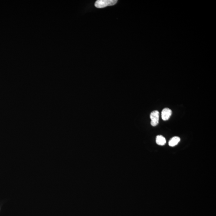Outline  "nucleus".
Segmentation results:
<instances>
[{
    "label": "nucleus",
    "mask_w": 216,
    "mask_h": 216,
    "mask_svg": "<svg viewBox=\"0 0 216 216\" xmlns=\"http://www.w3.org/2000/svg\"><path fill=\"white\" fill-rule=\"evenodd\" d=\"M180 138L178 136H174L170 140L168 145L171 147H174L177 145L180 141Z\"/></svg>",
    "instance_id": "nucleus-4"
},
{
    "label": "nucleus",
    "mask_w": 216,
    "mask_h": 216,
    "mask_svg": "<svg viewBox=\"0 0 216 216\" xmlns=\"http://www.w3.org/2000/svg\"><path fill=\"white\" fill-rule=\"evenodd\" d=\"M156 143L158 145H161V146H163L165 145L166 142V141L165 138L162 135H158L156 137Z\"/></svg>",
    "instance_id": "nucleus-5"
},
{
    "label": "nucleus",
    "mask_w": 216,
    "mask_h": 216,
    "mask_svg": "<svg viewBox=\"0 0 216 216\" xmlns=\"http://www.w3.org/2000/svg\"><path fill=\"white\" fill-rule=\"evenodd\" d=\"M172 111L169 108H165L162 110L161 112V117L163 121H167L169 119L172 115Z\"/></svg>",
    "instance_id": "nucleus-3"
},
{
    "label": "nucleus",
    "mask_w": 216,
    "mask_h": 216,
    "mask_svg": "<svg viewBox=\"0 0 216 216\" xmlns=\"http://www.w3.org/2000/svg\"><path fill=\"white\" fill-rule=\"evenodd\" d=\"M159 113L158 111H153L151 113V125L152 126H155L158 124L159 122Z\"/></svg>",
    "instance_id": "nucleus-2"
},
{
    "label": "nucleus",
    "mask_w": 216,
    "mask_h": 216,
    "mask_svg": "<svg viewBox=\"0 0 216 216\" xmlns=\"http://www.w3.org/2000/svg\"><path fill=\"white\" fill-rule=\"evenodd\" d=\"M117 2L116 0H98L96 1L95 5L96 8H103L107 6L114 5Z\"/></svg>",
    "instance_id": "nucleus-1"
}]
</instances>
